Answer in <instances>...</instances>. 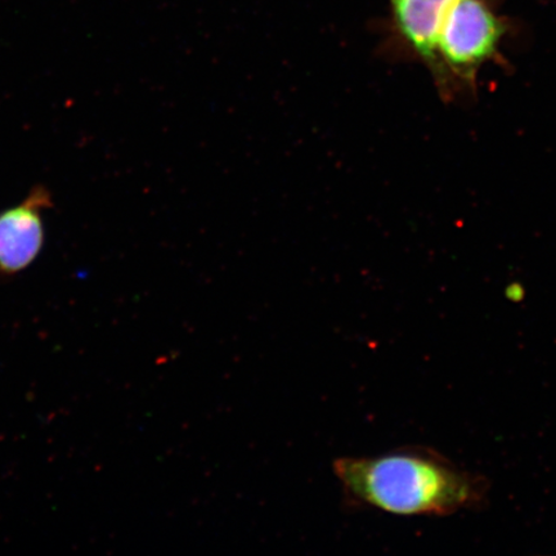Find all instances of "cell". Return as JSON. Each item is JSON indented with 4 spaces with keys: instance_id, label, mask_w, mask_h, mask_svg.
Returning <instances> with one entry per match:
<instances>
[{
    "instance_id": "3957f363",
    "label": "cell",
    "mask_w": 556,
    "mask_h": 556,
    "mask_svg": "<svg viewBox=\"0 0 556 556\" xmlns=\"http://www.w3.org/2000/svg\"><path fill=\"white\" fill-rule=\"evenodd\" d=\"M51 206V194L37 187L23 204L0 214V270L16 274L37 258L45 241L41 211Z\"/></svg>"
},
{
    "instance_id": "277c9868",
    "label": "cell",
    "mask_w": 556,
    "mask_h": 556,
    "mask_svg": "<svg viewBox=\"0 0 556 556\" xmlns=\"http://www.w3.org/2000/svg\"><path fill=\"white\" fill-rule=\"evenodd\" d=\"M455 0H391L392 20L402 43L440 85L437 41L444 16Z\"/></svg>"
},
{
    "instance_id": "6da1fadb",
    "label": "cell",
    "mask_w": 556,
    "mask_h": 556,
    "mask_svg": "<svg viewBox=\"0 0 556 556\" xmlns=\"http://www.w3.org/2000/svg\"><path fill=\"white\" fill-rule=\"evenodd\" d=\"M333 476L354 509L400 517H446L482 507L490 483L440 452L407 447L371 457H339Z\"/></svg>"
},
{
    "instance_id": "7a4b0ae2",
    "label": "cell",
    "mask_w": 556,
    "mask_h": 556,
    "mask_svg": "<svg viewBox=\"0 0 556 556\" xmlns=\"http://www.w3.org/2000/svg\"><path fill=\"white\" fill-rule=\"evenodd\" d=\"M506 33V21L498 15L491 0H455L452 3L437 41L441 68L437 88L444 101L465 92H476L478 75L484 65L502 59Z\"/></svg>"
}]
</instances>
